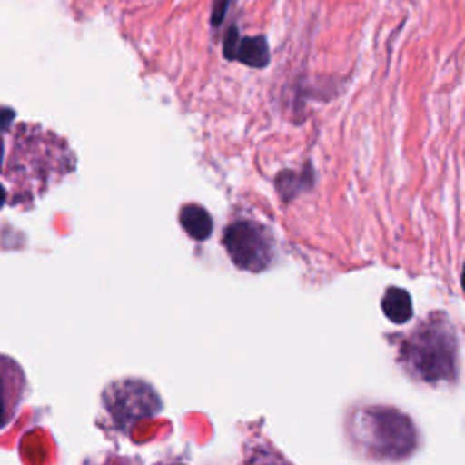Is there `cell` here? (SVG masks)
Instances as JSON below:
<instances>
[{
  "instance_id": "cell-1",
  "label": "cell",
  "mask_w": 465,
  "mask_h": 465,
  "mask_svg": "<svg viewBox=\"0 0 465 465\" xmlns=\"http://www.w3.org/2000/svg\"><path fill=\"white\" fill-rule=\"evenodd\" d=\"M400 360L407 372L425 383L456 381L458 336L441 312H432L403 340Z\"/></svg>"
},
{
  "instance_id": "cell-2",
  "label": "cell",
  "mask_w": 465,
  "mask_h": 465,
  "mask_svg": "<svg viewBox=\"0 0 465 465\" xmlns=\"http://www.w3.org/2000/svg\"><path fill=\"white\" fill-rule=\"evenodd\" d=\"M351 434L367 456L380 461L403 460L418 445L416 427L411 418L383 405L356 411L351 420Z\"/></svg>"
},
{
  "instance_id": "cell-3",
  "label": "cell",
  "mask_w": 465,
  "mask_h": 465,
  "mask_svg": "<svg viewBox=\"0 0 465 465\" xmlns=\"http://www.w3.org/2000/svg\"><path fill=\"white\" fill-rule=\"evenodd\" d=\"M102 405L113 427L120 432H127L140 420L151 418L162 409L160 396L154 389L134 378L109 383L102 392Z\"/></svg>"
},
{
  "instance_id": "cell-4",
  "label": "cell",
  "mask_w": 465,
  "mask_h": 465,
  "mask_svg": "<svg viewBox=\"0 0 465 465\" xmlns=\"http://www.w3.org/2000/svg\"><path fill=\"white\" fill-rule=\"evenodd\" d=\"M222 243L232 263L242 271L260 272L274 258L272 234L254 220H240L227 225Z\"/></svg>"
},
{
  "instance_id": "cell-5",
  "label": "cell",
  "mask_w": 465,
  "mask_h": 465,
  "mask_svg": "<svg viewBox=\"0 0 465 465\" xmlns=\"http://www.w3.org/2000/svg\"><path fill=\"white\" fill-rule=\"evenodd\" d=\"M25 392L22 367L5 354H0V430L15 418Z\"/></svg>"
},
{
  "instance_id": "cell-6",
  "label": "cell",
  "mask_w": 465,
  "mask_h": 465,
  "mask_svg": "<svg viewBox=\"0 0 465 465\" xmlns=\"http://www.w3.org/2000/svg\"><path fill=\"white\" fill-rule=\"evenodd\" d=\"M223 54L229 60L247 64L251 67H265L269 64V47L263 36H242L231 27L223 40Z\"/></svg>"
},
{
  "instance_id": "cell-7",
  "label": "cell",
  "mask_w": 465,
  "mask_h": 465,
  "mask_svg": "<svg viewBox=\"0 0 465 465\" xmlns=\"http://www.w3.org/2000/svg\"><path fill=\"white\" fill-rule=\"evenodd\" d=\"M180 223H182V229L196 242L207 240L213 232V218L198 203H187L182 207Z\"/></svg>"
},
{
  "instance_id": "cell-8",
  "label": "cell",
  "mask_w": 465,
  "mask_h": 465,
  "mask_svg": "<svg viewBox=\"0 0 465 465\" xmlns=\"http://www.w3.org/2000/svg\"><path fill=\"white\" fill-rule=\"evenodd\" d=\"M381 309L391 322L401 325L412 316V298L405 289L389 287L381 298Z\"/></svg>"
},
{
  "instance_id": "cell-9",
  "label": "cell",
  "mask_w": 465,
  "mask_h": 465,
  "mask_svg": "<svg viewBox=\"0 0 465 465\" xmlns=\"http://www.w3.org/2000/svg\"><path fill=\"white\" fill-rule=\"evenodd\" d=\"M242 465H291V463L280 452L272 450L267 443H256L249 447Z\"/></svg>"
},
{
  "instance_id": "cell-10",
  "label": "cell",
  "mask_w": 465,
  "mask_h": 465,
  "mask_svg": "<svg viewBox=\"0 0 465 465\" xmlns=\"http://www.w3.org/2000/svg\"><path fill=\"white\" fill-rule=\"evenodd\" d=\"M229 7V0H214L213 5V25H220L225 18V11Z\"/></svg>"
},
{
  "instance_id": "cell-11",
  "label": "cell",
  "mask_w": 465,
  "mask_h": 465,
  "mask_svg": "<svg viewBox=\"0 0 465 465\" xmlns=\"http://www.w3.org/2000/svg\"><path fill=\"white\" fill-rule=\"evenodd\" d=\"M5 202H7V193H5V189L0 185V209L5 205Z\"/></svg>"
},
{
  "instance_id": "cell-12",
  "label": "cell",
  "mask_w": 465,
  "mask_h": 465,
  "mask_svg": "<svg viewBox=\"0 0 465 465\" xmlns=\"http://www.w3.org/2000/svg\"><path fill=\"white\" fill-rule=\"evenodd\" d=\"M2 160H4V142H2V136H0V169H2Z\"/></svg>"
},
{
  "instance_id": "cell-13",
  "label": "cell",
  "mask_w": 465,
  "mask_h": 465,
  "mask_svg": "<svg viewBox=\"0 0 465 465\" xmlns=\"http://www.w3.org/2000/svg\"><path fill=\"white\" fill-rule=\"evenodd\" d=\"M174 465H182V463H174Z\"/></svg>"
}]
</instances>
